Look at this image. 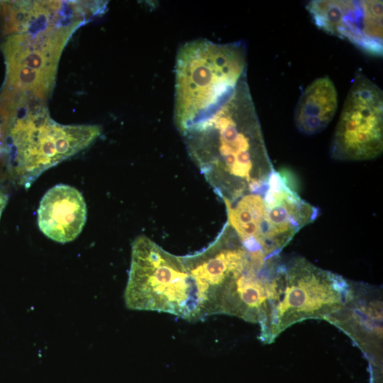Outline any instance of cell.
<instances>
[{
	"label": "cell",
	"instance_id": "cell-1",
	"mask_svg": "<svg viewBox=\"0 0 383 383\" xmlns=\"http://www.w3.org/2000/svg\"><path fill=\"white\" fill-rule=\"evenodd\" d=\"M181 134L224 202L266 188L274 168L246 78L214 112Z\"/></svg>",
	"mask_w": 383,
	"mask_h": 383
},
{
	"label": "cell",
	"instance_id": "cell-2",
	"mask_svg": "<svg viewBox=\"0 0 383 383\" xmlns=\"http://www.w3.org/2000/svg\"><path fill=\"white\" fill-rule=\"evenodd\" d=\"M242 42L198 39L179 49L175 62L174 123L181 133L214 112L246 78Z\"/></svg>",
	"mask_w": 383,
	"mask_h": 383
},
{
	"label": "cell",
	"instance_id": "cell-3",
	"mask_svg": "<svg viewBox=\"0 0 383 383\" xmlns=\"http://www.w3.org/2000/svg\"><path fill=\"white\" fill-rule=\"evenodd\" d=\"M9 129L12 173L28 188L45 170L91 145L98 126H65L54 121L42 103L18 106Z\"/></svg>",
	"mask_w": 383,
	"mask_h": 383
},
{
	"label": "cell",
	"instance_id": "cell-4",
	"mask_svg": "<svg viewBox=\"0 0 383 383\" xmlns=\"http://www.w3.org/2000/svg\"><path fill=\"white\" fill-rule=\"evenodd\" d=\"M82 22L41 21L23 33L12 34L3 44L7 70L0 99L16 103H42L55 82L61 52Z\"/></svg>",
	"mask_w": 383,
	"mask_h": 383
},
{
	"label": "cell",
	"instance_id": "cell-5",
	"mask_svg": "<svg viewBox=\"0 0 383 383\" xmlns=\"http://www.w3.org/2000/svg\"><path fill=\"white\" fill-rule=\"evenodd\" d=\"M126 306L198 320L194 282L182 257L173 255L145 236L133 243Z\"/></svg>",
	"mask_w": 383,
	"mask_h": 383
},
{
	"label": "cell",
	"instance_id": "cell-6",
	"mask_svg": "<svg viewBox=\"0 0 383 383\" xmlns=\"http://www.w3.org/2000/svg\"><path fill=\"white\" fill-rule=\"evenodd\" d=\"M350 282L299 257L280 263L277 298L260 325V339L271 343L287 328L310 318L326 319L344 304Z\"/></svg>",
	"mask_w": 383,
	"mask_h": 383
},
{
	"label": "cell",
	"instance_id": "cell-7",
	"mask_svg": "<svg viewBox=\"0 0 383 383\" xmlns=\"http://www.w3.org/2000/svg\"><path fill=\"white\" fill-rule=\"evenodd\" d=\"M251 252L228 226L210 247L182 257L196 287L199 319L223 313Z\"/></svg>",
	"mask_w": 383,
	"mask_h": 383
},
{
	"label": "cell",
	"instance_id": "cell-8",
	"mask_svg": "<svg viewBox=\"0 0 383 383\" xmlns=\"http://www.w3.org/2000/svg\"><path fill=\"white\" fill-rule=\"evenodd\" d=\"M383 150V94L365 76L355 77L345 100L334 133L331 156L366 160Z\"/></svg>",
	"mask_w": 383,
	"mask_h": 383
},
{
	"label": "cell",
	"instance_id": "cell-9",
	"mask_svg": "<svg viewBox=\"0 0 383 383\" xmlns=\"http://www.w3.org/2000/svg\"><path fill=\"white\" fill-rule=\"evenodd\" d=\"M315 25L374 56L383 52V3L379 0H314L306 5Z\"/></svg>",
	"mask_w": 383,
	"mask_h": 383
},
{
	"label": "cell",
	"instance_id": "cell-10",
	"mask_svg": "<svg viewBox=\"0 0 383 383\" xmlns=\"http://www.w3.org/2000/svg\"><path fill=\"white\" fill-rule=\"evenodd\" d=\"M295 179L289 172L274 170L264 192L265 211L260 247L267 257L279 252L303 227L313 222L318 209L298 194Z\"/></svg>",
	"mask_w": 383,
	"mask_h": 383
},
{
	"label": "cell",
	"instance_id": "cell-11",
	"mask_svg": "<svg viewBox=\"0 0 383 383\" xmlns=\"http://www.w3.org/2000/svg\"><path fill=\"white\" fill-rule=\"evenodd\" d=\"M348 335L373 361L382 352V301L374 289L350 283L343 307L326 319Z\"/></svg>",
	"mask_w": 383,
	"mask_h": 383
},
{
	"label": "cell",
	"instance_id": "cell-12",
	"mask_svg": "<svg viewBox=\"0 0 383 383\" xmlns=\"http://www.w3.org/2000/svg\"><path fill=\"white\" fill-rule=\"evenodd\" d=\"M87 221V206L74 187L57 184L43 196L38 209V224L48 238L65 243L74 240Z\"/></svg>",
	"mask_w": 383,
	"mask_h": 383
},
{
	"label": "cell",
	"instance_id": "cell-13",
	"mask_svg": "<svg viewBox=\"0 0 383 383\" xmlns=\"http://www.w3.org/2000/svg\"><path fill=\"white\" fill-rule=\"evenodd\" d=\"M338 109V93L328 77L313 81L304 91L294 111L297 128L312 135L325 129L333 120Z\"/></svg>",
	"mask_w": 383,
	"mask_h": 383
}]
</instances>
